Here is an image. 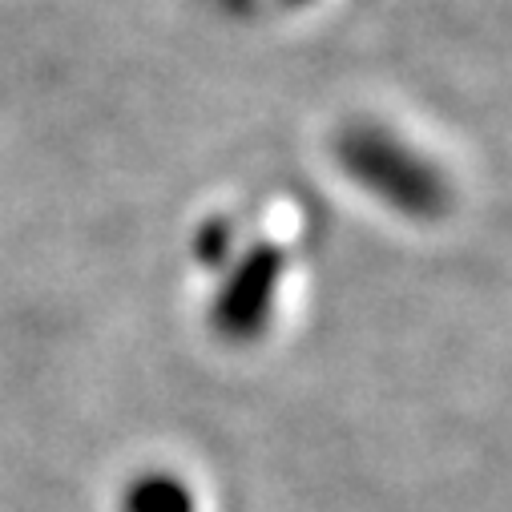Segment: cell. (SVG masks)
<instances>
[{"label":"cell","instance_id":"obj_3","mask_svg":"<svg viewBox=\"0 0 512 512\" xmlns=\"http://www.w3.org/2000/svg\"><path fill=\"white\" fill-rule=\"evenodd\" d=\"M230 242H234V226L226 218H210L194 234V254H198L206 267H222L230 259Z\"/></svg>","mask_w":512,"mask_h":512},{"label":"cell","instance_id":"obj_1","mask_svg":"<svg viewBox=\"0 0 512 512\" xmlns=\"http://www.w3.org/2000/svg\"><path fill=\"white\" fill-rule=\"evenodd\" d=\"M335 162L379 206L408 222H440L456 206L448 170L379 121H351L335 138Z\"/></svg>","mask_w":512,"mask_h":512},{"label":"cell","instance_id":"obj_2","mask_svg":"<svg viewBox=\"0 0 512 512\" xmlns=\"http://www.w3.org/2000/svg\"><path fill=\"white\" fill-rule=\"evenodd\" d=\"M287 275V254L275 242L250 246L242 259L230 267L226 283L218 287L214 299V327L230 339H246L254 331H263L271 319V307L279 299Z\"/></svg>","mask_w":512,"mask_h":512}]
</instances>
